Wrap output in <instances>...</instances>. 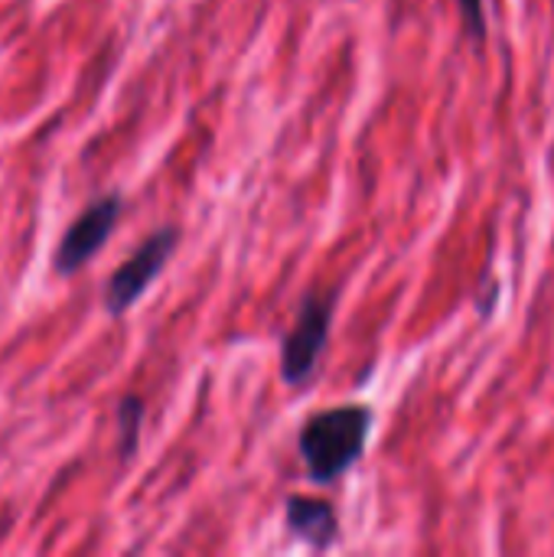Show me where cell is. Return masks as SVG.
Returning <instances> with one entry per match:
<instances>
[{
    "label": "cell",
    "instance_id": "1",
    "mask_svg": "<svg viewBox=\"0 0 554 557\" xmlns=\"http://www.w3.org/2000/svg\"><path fill=\"white\" fill-rule=\"evenodd\" d=\"M369 434H372V411L366 405L327 408L307 418L297 441L307 476L327 486L343 473H349L362 460Z\"/></svg>",
    "mask_w": 554,
    "mask_h": 557
},
{
    "label": "cell",
    "instance_id": "2",
    "mask_svg": "<svg viewBox=\"0 0 554 557\" xmlns=\"http://www.w3.org/2000/svg\"><path fill=\"white\" fill-rule=\"evenodd\" d=\"M333 313H336V290L304 297V304L294 317V326L281 346V379L287 385H304L313 375V369L327 349V339H330Z\"/></svg>",
    "mask_w": 554,
    "mask_h": 557
},
{
    "label": "cell",
    "instance_id": "3",
    "mask_svg": "<svg viewBox=\"0 0 554 557\" xmlns=\"http://www.w3.org/2000/svg\"><path fill=\"white\" fill-rule=\"evenodd\" d=\"M176 245H180V228H176V225H163V228H157L153 235H147V238L140 242V248H137V251L111 274V281L104 284V310H108L111 317L127 313V310L140 300V294L160 277V271H163L167 261L173 258Z\"/></svg>",
    "mask_w": 554,
    "mask_h": 557
},
{
    "label": "cell",
    "instance_id": "4",
    "mask_svg": "<svg viewBox=\"0 0 554 557\" xmlns=\"http://www.w3.org/2000/svg\"><path fill=\"white\" fill-rule=\"evenodd\" d=\"M121 209H124V199L118 193H108L101 199H95L62 235L59 248H56V258H52V268L56 274H75L82 271L98 251L101 245L111 238V232L118 228V219H121Z\"/></svg>",
    "mask_w": 554,
    "mask_h": 557
},
{
    "label": "cell",
    "instance_id": "5",
    "mask_svg": "<svg viewBox=\"0 0 554 557\" xmlns=\"http://www.w3.org/2000/svg\"><path fill=\"white\" fill-rule=\"evenodd\" d=\"M284 522L287 532L300 542H307L310 548H330L340 539V519L336 509L323 499H310V496H291L284 506Z\"/></svg>",
    "mask_w": 554,
    "mask_h": 557
},
{
    "label": "cell",
    "instance_id": "6",
    "mask_svg": "<svg viewBox=\"0 0 554 557\" xmlns=\"http://www.w3.org/2000/svg\"><path fill=\"white\" fill-rule=\"evenodd\" d=\"M140 421H144V401L127 395L118 405V431H121V457L127 460L137 450V437H140Z\"/></svg>",
    "mask_w": 554,
    "mask_h": 557
},
{
    "label": "cell",
    "instance_id": "7",
    "mask_svg": "<svg viewBox=\"0 0 554 557\" xmlns=\"http://www.w3.org/2000/svg\"><path fill=\"white\" fill-rule=\"evenodd\" d=\"M460 3V16H464V26L473 39H483L487 36V20H490V3L493 0H457Z\"/></svg>",
    "mask_w": 554,
    "mask_h": 557
}]
</instances>
